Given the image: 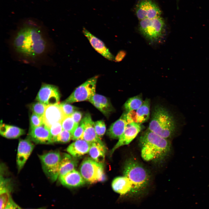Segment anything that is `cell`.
<instances>
[{
  "label": "cell",
  "instance_id": "1",
  "mask_svg": "<svg viewBox=\"0 0 209 209\" xmlns=\"http://www.w3.org/2000/svg\"><path fill=\"white\" fill-rule=\"evenodd\" d=\"M51 42L45 30L33 22L24 24L14 33L11 46L24 62H35L48 53Z\"/></svg>",
  "mask_w": 209,
  "mask_h": 209
},
{
  "label": "cell",
  "instance_id": "2",
  "mask_svg": "<svg viewBox=\"0 0 209 209\" xmlns=\"http://www.w3.org/2000/svg\"><path fill=\"white\" fill-rule=\"evenodd\" d=\"M139 142L142 158L146 161H162L169 155L171 145L163 138L148 129L140 136Z\"/></svg>",
  "mask_w": 209,
  "mask_h": 209
},
{
  "label": "cell",
  "instance_id": "3",
  "mask_svg": "<svg viewBox=\"0 0 209 209\" xmlns=\"http://www.w3.org/2000/svg\"><path fill=\"white\" fill-rule=\"evenodd\" d=\"M176 128V121L169 111L161 105L156 106L148 129L162 137L168 139L174 134Z\"/></svg>",
  "mask_w": 209,
  "mask_h": 209
},
{
  "label": "cell",
  "instance_id": "4",
  "mask_svg": "<svg viewBox=\"0 0 209 209\" xmlns=\"http://www.w3.org/2000/svg\"><path fill=\"white\" fill-rule=\"evenodd\" d=\"M123 176L127 177L132 185L130 194H137L143 191L150 180L148 172L137 161L132 158L127 161L123 170Z\"/></svg>",
  "mask_w": 209,
  "mask_h": 209
},
{
  "label": "cell",
  "instance_id": "5",
  "mask_svg": "<svg viewBox=\"0 0 209 209\" xmlns=\"http://www.w3.org/2000/svg\"><path fill=\"white\" fill-rule=\"evenodd\" d=\"M140 21L139 31L149 41L152 42H157L163 37L165 31V24L161 16L152 19H145Z\"/></svg>",
  "mask_w": 209,
  "mask_h": 209
},
{
  "label": "cell",
  "instance_id": "6",
  "mask_svg": "<svg viewBox=\"0 0 209 209\" xmlns=\"http://www.w3.org/2000/svg\"><path fill=\"white\" fill-rule=\"evenodd\" d=\"M80 173L85 181L90 183L105 181L106 176L102 163L97 162L91 158H87L82 162Z\"/></svg>",
  "mask_w": 209,
  "mask_h": 209
},
{
  "label": "cell",
  "instance_id": "7",
  "mask_svg": "<svg viewBox=\"0 0 209 209\" xmlns=\"http://www.w3.org/2000/svg\"><path fill=\"white\" fill-rule=\"evenodd\" d=\"M42 169L51 181H55L59 176L62 156L58 151H50L39 156Z\"/></svg>",
  "mask_w": 209,
  "mask_h": 209
},
{
  "label": "cell",
  "instance_id": "8",
  "mask_svg": "<svg viewBox=\"0 0 209 209\" xmlns=\"http://www.w3.org/2000/svg\"><path fill=\"white\" fill-rule=\"evenodd\" d=\"M98 76L89 79L77 87L64 102L71 103L76 102L89 101L96 94V88Z\"/></svg>",
  "mask_w": 209,
  "mask_h": 209
},
{
  "label": "cell",
  "instance_id": "9",
  "mask_svg": "<svg viewBox=\"0 0 209 209\" xmlns=\"http://www.w3.org/2000/svg\"><path fill=\"white\" fill-rule=\"evenodd\" d=\"M136 14L139 21L161 16V12L158 5L152 0H141L136 5Z\"/></svg>",
  "mask_w": 209,
  "mask_h": 209
},
{
  "label": "cell",
  "instance_id": "10",
  "mask_svg": "<svg viewBox=\"0 0 209 209\" xmlns=\"http://www.w3.org/2000/svg\"><path fill=\"white\" fill-rule=\"evenodd\" d=\"M60 94L58 89L53 85L45 84L40 88L36 100L46 105L59 104Z\"/></svg>",
  "mask_w": 209,
  "mask_h": 209
},
{
  "label": "cell",
  "instance_id": "11",
  "mask_svg": "<svg viewBox=\"0 0 209 209\" xmlns=\"http://www.w3.org/2000/svg\"><path fill=\"white\" fill-rule=\"evenodd\" d=\"M143 128L142 124L134 122H128L125 131L118 141L111 150V155L120 147L129 144Z\"/></svg>",
  "mask_w": 209,
  "mask_h": 209
},
{
  "label": "cell",
  "instance_id": "12",
  "mask_svg": "<svg viewBox=\"0 0 209 209\" xmlns=\"http://www.w3.org/2000/svg\"><path fill=\"white\" fill-rule=\"evenodd\" d=\"M66 116L59 104L46 105L42 116L43 123L49 129L53 124L62 122Z\"/></svg>",
  "mask_w": 209,
  "mask_h": 209
},
{
  "label": "cell",
  "instance_id": "13",
  "mask_svg": "<svg viewBox=\"0 0 209 209\" xmlns=\"http://www.w3.org/2000/svg\"><path fill=\"white\" fill-rule=\"evenodd\" d=\"M150 107V100L146 98L138 109L125 113L127 122L142 124L146 122L149 117Z\"/></svg>",
  "mask_w": 209,
  "mask_h": 209
},
{
  "label": "cell",
  "instance_id": "14",
  "mask_svg": "<svg viewBox=\"0 0 209 209\" xmlns=\"http://www.w3.org/2000/svg\"><path fill=\"white\" fill-rule=\"evenodd\" d=\"M29 139H20L17 148L16 161L18 171L23 167L34 147Z\"/></svg>",
  "mask_w": 209,
  "mask_h": 209
},
{
  "label": "cell",
  "instance_id": "15",
  "mask_svg": "<svg viewBox=\"0 0 209 209\" xmlns=\"http://www.w3.org/2000/svg\"><path fill=\"white\" fill-rule=\"evenodd\" d=\"M28 139L38 144L52 143L50 129L44 123L41 125L30 128Z\"/></svg>",
  "mask_w": 209,
  "mask_h": 209
},
{
  "label": "cell",
  "instance_id": "16",
  "mask_svg": "<svg viewBox=\"0 0 209 209\" xmlns=\"http://www.w3.org/2000/svg\"><path fill=\"white\" fill-rule=\"evenodd\" d=\"M82 32L96 51L109 60H114L115 57L102 41L84 28H83Z\"/></svg>",
  "mask_w": 209,
  "mask_h": 209
},
{
  "label": "cell",
  "instance_id": "17",
  "mask_svg": "<svg viewBox=\"0 0 209 209\" xmlns=\"http://www.w3.org/2000/svg\"><path fill=\"white\" fill-rule=\"evenodd\" d=\"M59 179L63 185L69 188L79 187L85 183L80 173L75 169L59 176Z\"/></svg>",
  "mask_w": 209,
  "mask_h": 209
},
{
  "label": "cell",
  "instance_id": "18",
  "mask_svg": "<svg viewBox=\"0 0 209 209\" xmlns=\"http://www.w3.org/2000/svg\"><path fill=\"white\" fill-rule=\"evenodd\" d=\"M85 125L84 131L80 139L91 143L93 142H102L101 139L97 136L90 115L87 114L84 117Z\"/></svg>",
  "mask_w": 209,
  "mask_h": 209
},
{
  "label": "cell",
  "instance_id": "19",
  "mask_svg": "<svg viewBox=\"0 0 209 209\" xmlns=\"http://www.w3.org/2000/svg\"><path fill=\"white\" fill-rule=\"evenodd\" d=\"M91 144L84 140L79 139L70 144L66 150L73 157H79L89 152Z\"/></svg>",
  "mask_w": 209,
  "mask_h": 209
},
{
  "label": "cell",
  "instance_id": "20",
  "mask_svg": "<svg viewBox=\"0 0 209 209\" xmlns=\"http://www.w3.org/2000/svg\"><path fill=\"white\" fill-rule=\"evenodd\" d=\"M0 187V209H4L11 197L12 186L10 179L5 177L2 173H1Z\"/></svg>",
  "mask_w": 209,
  "mask_h": 209
},
{
  "label": "cell",
  "instance_id": "21",
  "mask_svg": "<svg viewBox=\"0 0 209 209\" xmlns=\"http://www.w3.org/2000/svg\"><path fill=\"white\" fill-rule=\"evenodd\" d=\"M127 123L126 113H123L118 120L113 123L107 131V135L112 139H118L123 134Z\"/></svg>",
  "mask_w": 209,
  "mask_h": 209
},
{
  "label": "cell",
  "instance_id": "22",
  "mask_svg": "<svg viewBox=\"0 0 209 209\" xmlns=\"http://www.w3.org/2000/svg\"><path fill=\"white\" fill-rule=\"evenodd\" d=\"M89 101L106 116L113 110L109 100L103 96L95 94Z\"/></svg>",
  "mask_w": 209,
  "mask_h": 209
},
{
  "label": "cell",
  "instance_id": "23",
  "mask_svg": "<svg viewBox=\"0 0 209 209\" xmlns=\"http://www.w3.org/2000/svg\"><path fill=\"white\" fill-rule=\"evenodd\" d=\"M111 186L113 190L121 195L130 193L132 185L129 179L126 176H118L112 181Z\"/></svg>",
  "mask_w": 209,
  "mask_h": 209
},
{
  "label": "cell",
  "instance_id": "24",
  "mask_svg": "<svg viewBox=\"0 0 209 209\" xmlns=\"http://www.w3.org/2000/svg\"><path fill=\"white\" fill-rule=\"evenodd\" d=\"M107 148L102 142H95L91 144L89 152L91 157L100 163L104 162Z\"/></svg>",
  "mask_w": 209,
  "mask_h": 209
},
{
  "label": "cell",
  "instance_id": "25",
  "mask_svg": "<svg viewBox=\"0 0 209 209\" xmlns=\"http://www.w3.org/2000/svg\"><path fill=\"white\" fill-rule=\"evenodd\" d=\"M1 135L8 138H17L24 134L25 131L23 129L16 126L3 123L1 121L0 125Z\"/></svg>",
  "mask_w": 209,
  "mask_h": 209
},
{
  "label": "cell",
  "instance_id": "26",
  "mask_svg": "<svg viewBox=\"0 0 209 209\" xmlns=\"http://www.w3.org/2000/svg\"><path fill=\"white\" fill-rule=\"evenodd\" d=\"M62 156L60 164L58 177L75 169L77 165V160L70 155L64 154Z\"/></svg>",
  "mask_w": 209,
  "mask_h": 209
},
{
  "label": "cell",
  "instance_id": "27",
  "mask_svg": "<svg viewBox=\"0 0 209 209\" xmlns=\"http://www.w3.org/2000/svg\"><path fill=\"white\" fill-rule=\"evenodd\" d=\"M143 102L142 96L139 95L129 98L124 107L127 112L136 110L140 107Z\"/></svg>",
  "mask_w": 209,
  "mask_h": 209
},
{
  "label": "cell",
  "instance_id": "28",
  "mask_svg": "<svg viewBox=\"0 0 209 209\" xmlns=\"http://www.w3.org/2000/svg\"><path fill=\"white\" fill-rule=\"evenodd\" d=\"M63 129L70 132L72 135L78 125L75 122L71 115L65 116L61 122Z\"/></svg>",
  "mask_w": 209,
  "mask_h": 209
},
{
  "label": "cell",
  "instance_id": "29",
  "mask_svg": "<svg viewBox=\"0 0 209 209\" xmlns=\"http://www.w3.org/2000/svg\"><path fill=\"white\" fill-rule=\"evenodd\" d=\"M46 105L39 102L33 103L30 109L33 113L42 117L45 112Z\"/></svg>",
  "mask_w": 209,
  "mask_h": 209
},
{
  "label": "cell",
  "instance_id": "30",
  "mask_svg": "<svg viewBox=\"0 0 209 209\" xmlns=\"http://www.w3.org/2000/svg\"><path fill=\"white\" fill-rule=\"evenodd\" d=\"M72 139L71 134L66 130L63 129L55 139L54 142L66 143Z\"/></svg>",
  "mask_w": 209,
  "mask_h": 209
},
{
  "label": "cell",
  "instance_id": "31",
  "mask_svg": "<svg viewBox=\"0 0 209 209\" xmlns=\"http://www.w3.org/2000/svg\"><path fill=\"white\" fill-rule=\"evenodd\" d=\"M52 143L63 130L61 122L56 123L53 125L49 129Z\"/></svg>",
  "mask_w": 209,
  "mask_h": 209
},
{
  "label": "cell",
  "instance_id": "32",
  "mask_svg": "<svg viewBox=\"0 0 209 209\" xmlns=\"http://www.w3.org/2000/svg\"><path fill=\"white\" fill-rule=\"evenodd\" d=\"M94 128L97 136L100 138L105 134L106 127L104 121L100 120L94 122Z\"/></svg>",
  "mask_w": 209,
  "mask_h": 209
},
{
  "label": "cell",
  "instance_id": "33",
  "mask_svg": "<svg viewBox=\"0 0 209 209\" xmlns=\"http://www.w3.org/2000/svg\"><path fill=\"white\" fill-rule=\"evenodd\" d=\"M60 105L66 116L71 115L77 109L76 107L64 102Z\"/></svg>",
  "mask_w": 209,
  "mask_h": 209
},
{
  "label": "cell",
  "instance_id": "34",
  "mask_svg": "<svg viewBox=\"0 0 209 209\" xmlns=\"http://www.w3.org/2000/svg\"><path fill=\"white\" fill-rule=\"evenodd\" d=\"M85 125V120L83 118L80 122L72 135V139L73 140H75L80 138L84 131Z\"/></svg>",
  "mask_w": 209,
  "mask_h": 209
},
{
  "label": "cell",
  "instance_id": "35",
  "mask_svg": "<svg viewBox=\"0 0 209 209\" xmlns=\"http://www.w3.org/2000/svg\"><path fill=\"white\" fill-rule=\"evenodd\" d=\"M30 128L39 126L43 123L42 117L33 113L30 118Z\"/></svg>",
  "mask_w": 209,
  "mask_h": 209
},
{
  "label": "cell",
  "instance_id": "36",
  "mask_svg": "<svg viewBox=\"0 0 209 209\" xmlns=\"http://www.w3.org/2000/svg\"><path fill=\"white\" fill-rule=\"evenodd\" d=\"M4 209H22L12 200L11 197L10 198L6 206Z\"/></svg>",
  "mask_w": 209,
  "mask_h": 209
},
{
  "label": "cell",
  "instance_id": "37",
  "mask_svg": "<svg viewBox=\"0 0 209 209\" xmlns=\"http://www.w3.org/2000/svg\"><path fill=\"white\" fill-rule=\"evenodd\" d=\"M75 123L79 125L82 116V113L80 111H76L71 115Z\"/></svg>",
  "mask_w": 209,
  "mask_h": 209
},
{
  "label": "cell",
  "instance_id": "38",
  "mask_svg": "<svg viewBox=\"0 0 209 209\" xmlns=\"http://www.w3.org/2000/svg\"><path fill=\"white\" fill-rule=\"evenodd\" d=\"M126 53L124 50H121L118 52L115 57L114 60L116 62H119L124 59L126 56Z\"/></svg>",
  "mask_w": 209,
  "mask_h": 209
},
{
  "label": "cell",
  "instance_id": "39",
  "mask_svg": "<svg viewBox=\"0 0 209 209\" xmlns=\"http://www.w3.org/2000/svg\"><path fill=\"white\" fill-rule=\"evenodd\" d=\"M46 209V208H45L43 207V208H39L37 209Z\"/></svg>",
  "mask_w": 209,
  "mask_h": 209
}]
</instances>
